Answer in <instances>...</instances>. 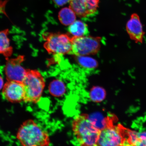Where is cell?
I'll use <instances>...</instances> for the list:
<instances>
[{"instance_id": "6da1fadb", "label": "cell", "mask_w": 146, "mask_h": 146, "mask_svg": "<svg viewBox=\"0 0 146 146\" xmlns=\"http://www.w3.org/2000/svg\"><path fill=\"white\" fill-rule=\"evenodd\" d=\"M72 130L81 146H96L100 130L85 115L76 116L72 123Z\"/></svg>"}, {"instance_id": "7a4b0ae2", "label": "cell", "mask_w": 146, "mask_h": 146, "mask_svg": "<svg viewBox=\"0 0 146 146\" xmlns=\"http://www.w3.org/2000/svg\"><path fill=\"white\" fill-rule=\"evenodd\" d=\"M17 138L23 146H48L50 142L47 133L32 120L22 125Z\"/></svg>"}, {"instance_id": "3957f363", "label": "cell", "mask_w": 146, "mask_h": 146, "mask_svg": "<svg viewBox=\"0 0 146 146\" xmlns=\"http://www.w3.org/2000/svg\"><path fill=\"white\" fill-rule=\"evenodd\" d=\"M23 83L25 89L23 101L33 103L39 101L45 86L40 73L36 70H27Z\"/></svg>"}, {"instance_id": "277c9868", "label": "cell", "mask_w": 146, "mask_h": 146, "mask_svg": "<svg viewBox=\"0 0 146 146\" xmlns=\"http://www.w3.org/2000/svg\"><path fill=\"white\" fill-rule=\"evenodd\" d=\"M43 36L45 40L44 46L49 53L60 55L71 53L72 38L68 34L46 33Z\"/></svg>"}, {"instance_id": "5b68a950", "label": "cell", "mask_w": 146, "mask_h": 146, "mask_svg": "<svg viewBox=\"0 0 146 146\" xmlns=\"http://www.w3.org/2000/svg\"><path fill=\"white\" fill-rule=\"evenodd\" d=\"M100 37L88 36H73L71 54L76 56L96 54L100 50Z\"/></svg>"}, {"instance_id": "8992f818", "label": "cell", "mask_w": 146, "mask_h": 146, "mask_svg": "<svg viewBox=\"0 0 146 146\" xmlns=\"http://www.w3.org/2000/svg\"><path fill=\"white\" fill-rule=\"evenodd\" d=\"M123 140L122 125H114L112 120L100 131L96 146H122Z\"/></svg>"}, {"instance_id": "52a82bcc", "label": "cell", "mask_w": 146, "mask_h": 146, "mask_svg": "<svg viewBox=\"0 0 146 146\" xmlns=\"http://www.w3.org/2000/svg\"><path fill=\"white\" fill-rule=\"evenodd\" d=\"M7 59L5 72L7 81L23 82L27 70L21 65L24 61V56H19L14 59Z\"/></svg>"}, {"instance_id": "ba28073f", "label": "cell", "mask_w": 146, "mask_h": 146, "mask_svg": "<svg viewBox=\"0 0 146 146\" xmlns=\"http://www.w3.org/2000/svg\"><path fill=\"white\" fill-rule=\"evenodd\" d=\"M69 8L80 18H86L96 14L100 0H70Z\"/></svg>"}, {"instance_id": "9c48e42d", "label": "cell", "mask_w": 146, "mask_h": 146, "mask_svg": "<svg viewBox=\"0 0 146 146\" xmlns=\"http://www.w3.org/2000/svg\"><path fill=\"white\" fill-rule=\"evenodd\" d=\"M3 97L12 103H19L23 100L24 87L23 82L8 81L3 87Z\"/></svg>"}, {"instance_id": "30bf717a", "label": "cell", "mask_w": 146, "mask_h": 146, "mask_svg": "<svg viewBox=\"0 0 146 146\" xmlns=\"http://www.w3.org/2000/svg\"><path fill=\"white\" fill-rule=\"evenodd\" d=\"M124 140L122 146H146V131L138 132L122 126Z\"/></svg>"}, {"instance_id": "8fae6325", "label": "cell", "mask_w": 146, "mask_h": 146, "mask_svg": "<svg viewBox=\"0 0 146 146\" xmlns=\"http://www.w3.org/2000/svg\"><path fill=\"white\" fill-rule=\"evenodd\" d=\"M128 34L131 39L136 42H142L144 33L142 23L137 14H133L126 25Z\"/></svg>"}, {"instance_id": "7c38bea8", "label": "cell", "mask_w": 146, "mask_h": 146, "mask_svg": "<svg viewBox=\"0 0 146 146\" xmlns=\"http://www.w3.org/2000/svg\"><path fill=\"white\" fill-rule=\"evenodd\" d=\"M8 29L0 31V54L4 56L6 59L9 58L13 52V48L10 45L8 37Z\"/></svg>"}, {"instance_id": "4fadbf2b", "label": "cell", "mask_w": 146, "mask_h": 146, "mask_svg": "<svg viewBox=\"0 0 146 146\" xmlns=\"http://www.w3.org/2000/svg\"><path fill=\"white\" fill-rule=\"evenodd\" d=\"M68 31L73 36H87L89 33L88 27L86 23L81 21H76L69 25Z\"/></svg>"}, {"instance_id": "5bb4252c", "label": "cell", "mask_w": 146, "mask_h": 146, "mask_svg": "<svg viewBox=\"0 0 146 146\" xmlns=\"http://www.w3.org/2000/svg\"><path fill=\"white\" fill-rule=\"evenodd\" d=\"M58 18L62 24L67 26L72 24L76 21V15L69 7H65L60 11Z\"/></svg>"}, {"instance_id": "9a60e30c", "label": "cell", "mask_w": 146, "mask_h": 146, "mask_svg": "<svg viewBox=\"0 0 146 146\" xmlns=\"http://www.w3.org/2000/svg\"><path fill=\"white\" fill-rule=\"evenodd\" d=\"M88 116L94 125L100 131L106 127L112 120L109 117L105 118L101 114L98 113Z\"/></svg>"}, {"instance_id": "2e32d148", "label": "cell", "mask_w": 146, "mask_h": 146, "mask_svg": "<svg viewBox=\"0 0 146 146\" xmlns=\"http://www.w3.org/2000/svg\"><path fill=\"white\" fill-rule=\"evenodd\" d=\"M49 90L52 95L56 97L61 96L65 94V85L62 81L60 80H55L50 83Z\"/></svg>"}, {"instance_id": "e0dca14e", "label": "cell", "mask_w": 146, "mask_h": 146, "mask_svg": "<svg viewBox=\"0 0 146 146\" xmlns=\"http://www.w3.org/2000/svg\"><path fill=\"white\" fill-rule=\"evenodd\" d=\"M106 91L103 88L99 86L94 87L91 89L89 96L91 100L96 103H99L105 99Z\"/></svg>"}, {"instance_id": "ac0fdd59", "label": "cell", "mask_w": 146, "mask_h": 146, "mask_svg": "<svg viewBox=\"0 0 146 146\" xmlns=\"http://www.w3.org/2000/svg\"><path fill=\"white\" fill-rule=\"evenodd\" d=\"M76 60L79 64L84 68L93 69L98 66L97 61L92 58L85 56H78Z\"/></svg>"}, {"instance_id": "d6986e66", "label": "cell", "mask_w": 146, "mask_h": 146, "mask_svg": "<svg viewBox=\"0 0 146 146\" xmlns=\"http://www.w3.org/2000/svg\"><path fill=\"white\" fill-rule=\"evenodd\" d=\"M52 1L56 5L61 7L69 2L70 0H52Z\"/></svg>"}, {"instance_id": "ffe728a7", "label": "cell", "mask_w": 146, "mask_h": 146, "mask_svg": "<svg viewBox=\"0 0 146 146\" xmlns=\"http://www.w3.org/2000/svg\"><path fill=\"white\" fill-rule=\"evenodd\" d=\"M3 87V78L0 76V90Z\"/></svg>"}]
</instances>
